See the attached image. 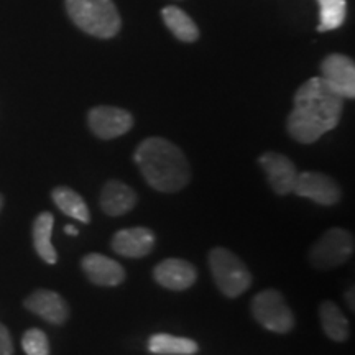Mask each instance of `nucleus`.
<instances>
[{
    "label": "nucleus",
    "mask_w": 355,
    "mask_h": 355,
    "mask_svg": "<svg viewBox=\"0 0 355 355\" xmlns=\"http://www.w3.org/2000/svg\"><path fill=\"white\" fill-rule=\"evenodd\" d=\"M344 101L321 78L308 79L293 99L295 107L288 115V133L300 144H314L339 125Z\"/></svg>",
    "instance_id": "1"
},
{
    "label": "nucleus",
    "mask_w": 355,
    "mask_h": 355,
    "mask_svg": "<svg viewBox=\"0 0 355 355\" xmlns=\"http://www.w3.org/2000/svg\"><path fill=\"white\" fill-rule=\"evenodd\" d=\"M145 181L162 193H178L191 180V168L181 148L162 137H150L133 155Z\"/></svg>",
    "instance_id": "2"
},
{
    "label": "nucleus",
    "mask_w": 355,
    "mask_h": 355,
    "mask_svg": "<svg viewBox=\"0 0 355 355\" xmlns=\"http://www.w3.org/2000/svg\"><path fill=\"white\" fill-rule=\"evenodd\" d=\"M71 21L99 40L114 38L121 32L122 19L114 0H64Z\"/></svg>",
    "instance_id": "3"
},
{
    "label": "nucleus",
    "mask_w": 355,
    "mask_h": 355,
    "mask_svg": "<svg viewBox=\"0 0 355 355\" xmlns=\"http://www.w3.org/2000/svg\"><path fill=\"white\" fill-rule=\"evenodd\" d=\"M209 266L217 288L227 298H237L252 285V275L247 265L227 248H212Z\"/></svg>",
    "instance_id": "4"
},
{
    "label": "nucleus",
    "mask_w": 355,
    "mask_h": 355,
    "mask_svg": "<svg viewBox=\"0 0 355 355\" xmlns=\"http://www.w3.org/2000/svg\"><path fill=\"white\" fill-rule=\"evenodd\" d=\"M252 314L265 329L286 334L295 327V316L290 306L277 290H263L252 300Z\"/></svg>",
    "instance_id": "5"
},
{
    "label": "nucleus",
    "mask_w": 355,
    "mask_h": 355,
    "mask_svg": "<svg viewBox=\"0 0 355 355\" xmlns=\"http://www.w3.org/2000/svg\"><path fill=\"white\" fill-rule=\"evenodd\" d=\"M354 235L349 230L340 227L329 229L311 248L309 261L319 270L336 268L354 255Z\"/></svg>",
    "instance_id": "6"
},
{
    "label": "nucleus",
    "mask_w": 355,
    "mask_h": 355,
    "mask_svg": "<svg viewBox=\"0 0 355 355\" xmlns=\"http://www.w3.org/2000/svg\"><path fill=\"white\" fill-rule=\"evenodd\" d=\"M87 123L96 137L102 140H112L130 130L133 127V115L128 110L114 105H97L89 110Z\"/></svg>",
    "instance_id": "7"
},
{
    "label": "nucleus",
    "mask_w": 355,
    "mask_h": 355,
    "mask_svg": "<svg viewBox=\"0 0 355 355\" xmlns=\"http://www.w3.org/2000/svg\"><path fill=\"white\" fill-rule=\"evenodd\" d=\"M293 191L298 196L321 204V206H334L343 196V191H340V186L336 183V180H332L326 173L319 171L298 173Z\"/></svg>",
    "instance_id": "8"
},
{
    "label": "nucleus",
    "mask_w": 355,
    "mask_h": 355,
    "mask_svg": "<svg viewBox=\"0 0 355 355\" xmlns=\"http://www.w3.org/2000/svg\"><path fill=\"white\" fill-rule=\"evenodd\" d=\"M321 79L344 99L355 97V64L340 53L327 55L321 63Z\"/></svg>",
    "instance_id": "9"
},
{
    "label": "nucleus",
    "mask_w": 355,
    "mask_h": 355,
    "mask_svg": "<svg viewBox=\"0 0 355 355\" xmlns=\"http://www.w3.org/2000/svg\"><path fill=\"white\" fill-rule=\"evenodd\" d=\"M260 166L263 168L266 180L277 194H290L295 188L298 171L295 163L282 153L266 152L259 159Z\"/></svg>",
    "instance_id": "10"
},
{
    "label": "nucleus",
    "mask_w": 355,
    "mask_h": 355,
    "mask_svg": "<svg viewBox=\"0 0 355 355\" xmlns=\"http://www.w3.org/2000/svg\"><path fill=\"white\" fill-rule=\"evenodd\" d=\"M153 277L158 285L171 291H184L196 283L198 272L194 265L181 259H166L155 266Z\"/></svg>",
    "instance_id": "11"
},
{
    "label": "nucleus",
    "mask_w": 355,
    "mask_h": 355,
    "mask_svg": "<svg viewBox=\"0 0 355 355\" xmlns=\"http://www.w3.org/2000/svg\"><path fill=\"white\" fill-rule=\"evenodd\" d=\"M110 247L115 254L127 259H141L152 254L155 234L148 227H130L119 230L112 237Z\"/></svg>",
    "instance_id": "12"
},
{
    "label": "nucleus",
    "mask_w": 355,
    "mask_h": 355,
    "mask_svg": "<svg viewBox=\"0 0 355 355\" xmlns=\"http://www.w3.org/2000/svg\"><path fill=\"white\" fill-rule=\"evenodd\" d=\"M25 308L46 322L61 326L68 321L69 308L64 298L50 290H37L25 300Z\"/></svg>",
    "instance_id": "13"
},
{
    "label": "nucleus",
    "mask_w": 355,
    "mask_h": 355,
    "mask_svg": "<svg viewBox=\"0 0 355 355\" xmlns=\"http://www.w3.org/2000/svg\"><path fill=\"white\" fill-rule=\"evenodd\" d=\"M83 272L94 285L117 286L125 279L123 266L102 254H87L81 261Z\"/></svg>",
    "instance_id": "14"
},
{
    "label": "nucleus",
    "mask_w": 355,
    "mask_h": 355,
    "mask_svg": "<svg viewBox=\"0 0 355 355\" xmlns=\"http://www.w3.org/2000/svg\"><path fill=\"white\" fill-rule=\"evenodd\" d=\"M137 204V194L130 186L112 180L105 183L101 193V207L107 216L117 217L130 212Z\"/></svg>",
    "instance_id": "15"
},
{
    "label": "nucleus",
    "mask_w": 355,
    "mask_h": 355,
    "mask_svg": "<svg viewBox=\"0 0 355 355\" xmlns=\"http://www.w3.org/2000/svg\"><path fill=\"white\" fill-rule=\"evenodd\" d=\"M162 19L168 26V30L175 35V38L183 43H194L198 42L201 33L199 28L191 17L184 10H181L176 6H168L162 8Z\"/></svg>",
    "instance_id": "16"
},
{
    "label": "nucleus",
    "mask_w": 355,
    "mask_h": 355,
    "mask_svg": "<svg viewBox=\"0 0 355 355\" xmlns=\"http://www.w3.org/2000/svg\"><path fill=\"white\" fill-rule=\"evenodd\" d=\"M55 225V217L51 212H42L33 222V245L40 259L48 265H55L58 261V254L51 243V232Z\"/></svg>",
    "instance_id": "17"
},
{
    "label": "nucleus",
    "mask_w": 355,
    "mask_h": 355,
    "mask_svg": "<svg viewBox=\"0 0 355 355\" xmlns=\"http://www.w3.org/2000/svg\"><path fill=\"white\" fill-rule=\"evenodd\" d=\"M319 318H321V326L322 331L326 332V336L331 340L336 343H344L349 337V321L344 316L343 311L339 309V306L332 301H324L319 306Z\"/></svg>",
    "instance_id": "18"
},
{
    "label": "nucleus",
    "mask_w": 355,
    "mask_h": 355,
    "mask_svg": "<svg viewBox=\"0 0 355 355\" xmlns=\"http://www.w3.org/2000/svg\"><path fill=\"white\" fill-rule=\"evenodd\" d=\"M51 198L58 209L64 212L66 216L73 217V219L83 222V224H89L91 214H89V209L81 194H78L76 191L68 188V186H58V188L53 189Z\"/></svg>",
    "instance_id": "19"
},
{
    "label": "nucleus",
    "mask_w": 355,
    "mask_h": 355,
    "mask_svg": "<svg viewBox=\"0 0 355 355\" xmlns=\"http://www.w3.org/2000/svg\"><path fill=\"white\" fill-rule=\"evenodd\" d=\"M148 350L157 355H193L199 350V345L188 337L155 334L148 339Z\"/></svg>",
    "instance_id": "20"
},
{
    "label": "nucleus",
    "mask_w": 355,
    "mask_h": 355,
    "mask_svg": "<svg viewBox=\"0 0 355 355\" xmlns=\"http://www.w3.org/2000/svg\"><path fill=\"white\" fill-rule=\"evenodd\" d=\"M319 3V26L318 32H332L343 26L347 17L345 0H318Z\"/></svg>",
    "instance_id": "21"
},
{
    "label": "nucleus",
    "mask_w": 355,
    "mask_h": 355,
    "mask_svg": "<svg viewBox=\"0 0 355 355\" xmlns=\"http://www.w3.org/2000/svg\"><path fill=\"white\" fill-rule=\"evenodd\" d=\"M21 347L26 355H50V343L42 329H28L21 337Z\"/></svg>",
    "instance_id": "22"
},
{
    "label": "nucleus",
    "mask_w": 355,
    "mask_h": 355,
    "mask_svg": "<svg viewBox=\"0 0 355 355\" xmlns=\"http://www.w3.org/2000/svg\"><path fill=\"white\" fill-rule=\"evenodd\" d=\"M0 355H13L12 336L3 324H0Z\"/></svg>",
    "instance_id": "23"
},
{
    "label": "nucleus",
    "mask_w": 355,
    "mask_h": 355,
    "mask_svg": "<svg viewBox=\"0 0 355 355\" xmlns=\"http://www.w3.org/2000/svg\"><path fill=\"white\" fill-rule=\"evenodd\" d=\"M345 300H347V303H350V309L354 311V288H350V291H347Z\"/></svg>",
    "instance_id": "24"
},
{
    "label": "nucleus",
    "mask_w": 355,
    "mask_h": 355,
    "mask_svg": "<svg viewBox=\"0 0 355 355\" xmlns=\"http://www.w3.org/2000/svg\"><path fill=\"white\" fill-rule=\"evenodd\" d=\"M64 232L68 234V235H74V237H76V235L79 234V230L76 227H73V225H66Z\"/></svg>",
    "instance_id": "25"
},
{
    "label": "nucleus",
    "mask_w": 355,
    "mask_h": 355,
    "mask_svg": "<svg viewBox=\"0 0 355 355\" xmlns=\"http://www.w3.org/2000/svg\"><path fill=\"white\" fill-rule=\"evenodd\" d=\"M2 207H3V196L0 194V211H2Z\"/></svg>",
    "instance_id": "26"
}]
</instances>
